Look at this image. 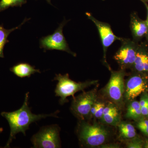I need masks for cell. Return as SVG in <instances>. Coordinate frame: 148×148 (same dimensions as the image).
<instances>
[{"label":"cell","mask_w":148,"mask_h":148,"mask_svg":"<svg viewBox=\"0 0 148 148\" xmlns=\"http://www.w3.org/2000/svg\"><path fill=\"white\" fill-rule=\"evenodd\" d=\"M146 38V42H147V44L148 45V31L147 34H146L145 37Z\"/></svg>","instance_id":"484cf974"},{"label":"cell","mask_w":148,"mask_h":148,"mask_svg":"<svg viewBox=\"0 0 148 148\" xmlns=\"http://www.w3.org/2000/svg\"><path fill=\"white\" fill-rule=\"evenodd\" d=\"M88 18L90 19L94 23L99 32L101 38V42L103 45V62L106 67L110 71L111 70L110 66L108 64L106 59V54L108 48L116 40H121L122 38L117 36L114 34L110 25L105 22L98 21L96 18H94L91 14L89 12L86 13Z\"/></svg>","instance_id":"30bf717a"},{"label":"cell","mask_w":148,"mask_h":148,"mask_svg":"<svg viewBox=\"0 0 148 148\" xmlns=\"http://www.w3.org/2000/svg\"><path fill=\"white\" fill-rule=\"evenodd\" d=\"M102 1H105V0H102Z\"/></svg>","instance_id":"f1b7e54d"},{"label":"cell","mask_w":148,"mask_h":148,"mask_svg":"<svg viewBox=\"0 0 148 148\" xmlns=\"http://www.w3.org/2000/svg\"><path fill=\"white\" fill-rule=\"evenodd\" d=\"M130 29L133 40L139 42L148 31V27L146 21L142 20L136 12H133L130 15Z\"/></svg>","instance_id":"7c38bea8"},{"label":"cell","mask_w":148,"mask_h":148,"mask_svg":"<svg viewBox=\"0 0 148 148\" xmlns=\"http://www.w3.org/2000/svg\"><path fill=\"white\" fill-rule=\"evenodd\" d=\"M79 140L82 145L89 147H95L106 144L110 135V132L104 125L93 124L80 121L77 127Z\"/></svg>","instance_id":"7a4b0ae2"},{"label":"cell","mask_w":148,"mask_h":148,"mask_svg":"<svg viewBox=\"0 0 148 148\" xmlns=\"http://www.w3.org/2000/svg\"><path fill=\"white\" fill-rule=\"evenodd\" d=\"M120 148V145L118 144H114V143H110V144H103L99 146L98 148Z\"/></svg>","instance_id":"603a6c76"},{"label":"cell","mask_w":148,"mask_h":148,"mask_svg":"<svg viewBox=\"0 0 148 148\" xmlns=\"http://www.w3.org/2000/svg\"><path fill=\"white\" fill-rule=\"evenodd\" d=\"M27 0H1L0 1V12L10 7H20L27 3Z\"/></svg>","instance_id":"ac0fdd59"},{"label":"cell","mask_w":148,"mask_h":148,"mask_svg":"<svg viewBox=\"0 0 148 148\" xmlns=\"http://www.w3.org/2000/svg\"><path fill=\"white\" fill-rule=\"evenodd\" d=\"M139 103L143 116H148V94L147 92H143Z\"/></svg>","instance_id":"d6986e66"},{"label":"cell","mask_w":148,"mask_h":148,"mask_svg":"<svg viewBox=\"0 0 148 148\" xmlns=\"http://www.w3.org/2000/svg\"><path fill=\"white\" fill-rule=\"evenodd\" d=\"M143 116L140 103L137 101H131L127 106L125 117L129 119L139 121Z\"/></svg>","instance_id":"e0dca14e"},{"label":"cell","mask_w":148,"mask_h":148,"mask_svg":"<svg viewBox=\"0 0 148 148\" xmlns=\"http://www.w3.org/2000/svg\"><path fill=\"white\" fill-rule=\"evenodd\" d=\"M120 137L123 140H127L136 137L137 133L135 127L129 123L121 121L118 125Z\"/></svg>","instance_id":"9a60e30c"},{"label":"cell","mask_w":148,"mask_h":148,"mask_svg":"<svg viewBox=\"0 0 148 148\" xmlns=\"http://www.w3.org/2000/svg\"><path fill=\"white\" fill-rule=\"evenodd\" d=\"M60 131V127L56 124L42 127L31 139L33 148H61Z\"/></svg>","instance_id":"8992f818"},{"label":"cell","mask_w":148,"mask_h":148,"mask_svg":"<svg viewBox=\"0 0 148 148\" xmlns=\"http://www.w3.org/2000/svg\"><path fill=\"white\" fill-rule=\"evenodd\" d=\"M29 92L25 94V99L23 106L17 110L12 112H2V116L8 121L10 132L9 139L5 147H8L14 139H15L16 134L21 132L26 136V132L29 129V125L33 123L47 117H58L57 114L59 112L57 110L53 113L35 114L32 113L31 108L29 107Z\"/></svg>","instance_id":"6da1fadb"},{"label":"cell","mask_w":148,"mask_h":148,"mask_svg":"<svg viewBox=\"0 0 148 148\" xmlns=\"http://www.w3.org/2000/svg\"><path fill=\"white\" fill-rule=\"evenodd\" d=\"M11 71L20 78L29 77L35 73H41L40 70L27 63H21L14 65L10 69Z\"/></svg>","instance_id":"5bb4252c"},{"label":"cell","mask_w":148,"mask_h":148,"mask_svg":"<svg viewBox=\"0 0 148 148\" xmlns=\"http://www.w3.org/2000/svg\"><path fill=\"white\" fill-rule=\"evenodd\" d=\"M111 75L108 82L103 88L106 98L116 105L120 109L122 108L124 100V77L127 73L125 70L118 71L110 70Z\"/></svg>","instance_id":"277c9868"},{"label":"cell","mask_w":148,"mask_h":148,"mask_svg":"<svg viewBox=\"0 0 148 148\" xmlns=\"http://www.w3.org/2000/svg\"><path fill=\"white\" fill-rule=\"evenodd\" d=\"M131 69L133 72L148 75V45L146 42L139 44L136 58Z\"/></svg>","instance_id":"8fae6325"},{"label":"cell","mask_w":148,"mask_h":148,"mask_svg":"<svg viewBox=\"0 0 148 148\" xmlns=\"http://www.w3.org/2000/svg\"><path fill=\"white\" fill-rule=\"evenodd\" d=\"M119 108L112 102L106 105L101 120L103 123L111 126H117L121 121Z\"/></svg>","instance_id":"4fadbf2b"},{"label":"cell","mask_w":148,"mask_h":148,"mask_svg":"<svg viewBox=\"0 0 148 148\" xmlns=\"http://www.w3.org/2000/svg\"><path fill=\"white\" fill-rule=\"evenodd\" d=\"M137 126L143 134L148 136V120L142 119L138 121Z\"/></svg>","instance_id":"44dd1931"},{"label":"cell","mask_w":148,"mask_h":148,"mask_svg":"<svg viewBox=\"0 0 148 148\" xmlns=\"http://www.w3.org/2000/svg\"><path fill=\"white\" fill-rule=\"evenodd\" d=\"M143 1H145L146 2L148 3V0H143Z\"/></svg>","instance_id":"83f0119b"},{"label":"cell","mask_w":148,"mask_h":148,"mask_svg":"<svg viewBox=\"0 0 148 148\" xmlns=\"http://www.w3.org/2000/svg\"><path fill=\"white\" fill-rule=\"evenodd\" d=\"M53 81H57L58 83L55 90V96L60 97L59 102L61 105L69 102L67 98L72 96L79 91H84L86 88L97 84L98 80L86 81L84 82H77L69 77V74L62 75L56 74Z\"/></svg>","instance_id":"3957f363"},{"label":"cell","mask_w":148,"mask_h":148,"mask_svg":"<svg viewBox=\"0 0 148 148\" xmlns=\"http://www.w3.org/2000/svg\"><path fill=\"white\" fill-rule=\"evenodd\" d=\"M29 19V18H25L23 22L18 27L10 29H5L3 25L0 24V58H3L4 57L3 53L4 47L6 44L9 42L8 40V38L10 33L15 30L19 29L23 24Z\"/></svg>","instance_id":"2e32d148"},{"label":"cell","mask_w":148,"mask_h":148,"mask_svg":"<svg viewBox=\"0 0 148 148\" xmlns=\"http://www.w3.org/2000/svg\"><path fill=\"white\" fill-rule=\"evenodd\" d=\"M144 143L143 140L135 137L126 140L125 145L126 147L128 148H142L144 146Z\"/></svg>","instance_id":"ffe728a7"},{"label":"cell","mask_w":148,"mask_h":148,"mask_svg":"<svg viewBox=\"0 0 148 148\" xmlns=\"http://www.w3.org/2000/svg\"><path fill=\"white\" fill-rule=\"evenodd\" d=\"M98 85L89 91H84L81 94L73 97L71 110L75 116L79 121L89 118L90 110L97 101Z\"/></svg>","instance_id":"5b68a950"},{"label":"cell","mask_w":148,"mask_h":148,"mask_svg":"<svg viewBox=\"0 0 148 148\" xmlns=\"http://www.w3.org/2000/svg\"><path fill=\"white\" fill-rule=\"evenodd\" d=\"M145 5V6L146 8H147V18L146 20H145L146 21V23H147V25L148 27V4L145 1H143V0H140Z\"/></svg>","instance_id":"cb8c5ba5"},{"label":"cell","mask_w":148,"mask_h":148,"mask_svg":"<svg viewBox=\"0 0 148 148\" xmlns=\"http://www.w3.org/2000/svg\"><path fill=\"white\" fill-rule=\"evenodd\" d=\"M97 103H98V106H97V110L93 117H95L97 119H101L103 116V112L106 107V104L105 103L98 101H97Z\"/></svg>","instance_id":"7402d4cb"},{"label":"cell","mask_w":148,"mask_h":148,"mask_svg":"<svg viewBox=\"0 0 148 148\" xmlns=\"http://www.w3.org/2000/svg\"><path fill=\"white\" fill-rule=\"evenodd\" d=\"M143 147L145 148H148V140H147L144 143V146Z\"/></svg>","instance_id":"d4e9b609"},{"label":"cell","mask_w":148,"mask_h":148,"mask_svg":"<svg viewBox=\"0 0 148 148\" xmlns=\"http://www.w3.org/2000/svg\"><path fill=\"white\" fill-rule=\"evenodd\" d=\"M67 22L68 21L64 20L53 34L42 38L40 40V47L43 48L45 51L57 50L66 51L74 57L76 56V53L70 49L63 34V28Z\"/></svg>","instance_id":"9c48e42d"},{"label":"cell","mask_w":148,"mask_h":148,"mask_svg":"<svg viewBox=\"0 0 148 148\" xmlns=\"http://www.w3.org/2000/svg\"><path fill=\"white\" fill-rule=\"evenodd\" d=\"M121 46L114 56L121 70L132 68L139 47V43L133 40L123 38L120 41Z\"/></svg>","instance_id":"52a82bcc"},{"label":"cell","mask_w":148,"mask_h":148,"mask_svg":"<svg viewBox=\"0 0 148 148\" xmlns=\"http://www.w3.org/2000/svg\"><path fill=\"white\" fill-rule=\"evenodd\" d=\"M148 89V74L133 72L125 81L124 99L133 101Z\"/></svg>","instance_id":"ba28073f"},{"label":"cell","mask_w":148,"mask_h":148,"mask_svg":"<svg viewBox=\"0 0 148 148\" xmlns=\"http://www.w3.org/2000/svg\"><path fill=\"white\" fill-rule=\"evenodd\" d=\"M3 131V128H2V127H1V128H0V133H1V132H2Z\"/></svg>","instance_id":"4316f807"}]
</instances>
